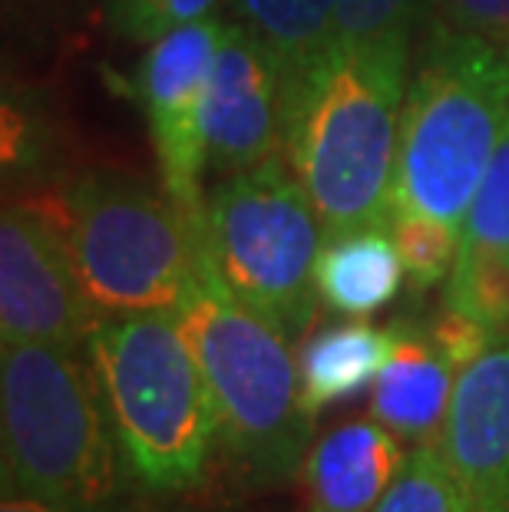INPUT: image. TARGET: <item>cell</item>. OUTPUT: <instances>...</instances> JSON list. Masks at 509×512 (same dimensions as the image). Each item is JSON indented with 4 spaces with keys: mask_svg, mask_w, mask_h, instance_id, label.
<instances>
[{
    "mask_svg": "<svg viewBox=\"0 0 509 512\" xmlns=\"http://www.w3.org/2000/svg\"><path fill=\"white\" fill-rule=\"evenodd\" d=\"M433 17L509 47V0H433Z\"/></svg>",
    "mask_w": 509,
    "mask_h": 512,
    "instance_id": "obj_24",
    "label": "cell"
},
{
    "mask_svg": "<svg viewBox=\"0 0 509 512\" xmlns=\"http://www.w3.org/2000/svg\"><path fill=\"white\" fill-rule=\"evenodd\" d=\"M404 275L391 225H367L324 238L314 265L321 304L341 318H371L384 311L397 298Z\"/></svg>",
    "mask_w": 509,
    "mask_h": 512,
    "instance_id": "obj_14",
    "label": "cell"
},
{
    "mask_svg": "<svg viewBox=\"0 0 509 512\" xmlns=\"http://www.w3.org/2000/svg\"><path fill=\"white\" fill-rule=\"evenodd\" d=\"M404 460L400 437L374 417L328 430L305 460L308 512H374Z\"/></svg>",
    "mask_w": 509,
    "mask_h": 512,
    "instance_id": "obj_12",
    "label": "cell"
},
{
    "mask_svg": "<svg viewBox=\"0 0 509 512\" xmlns=\"http://www.w3.org/2000/svg\"><path fill=\"white\" fill-rule=\"evenodd\" d=\"M176 318L219 413V446L245 486L275 489L305 470L314 417L301 400L291 341L229 291L205 238L199 275Z\"/></svg>",
    "mask_w": 509,
    "mask_h": 512,
    "instance_id": "obj_3",
    "label": "cell"
},
{
    "mask_svg": "<svg viewBox=\"0 0 509 512\" xmlns=\"http://www.w3.org/2000/svg\"><path fill=\"white\" fill-rule=\"evenodd\" d=\"M410 37H334L281 83V156L324 238L391 219Z\"/></svg>",
    "mask_w": 509,
    "mask_h": 512,
    "instance_id": "obj_1",
    "label": "cell"
},
{
    "mask_svg": "<svg viewBox=\"0 0 509 512\" xmlns=\"http://www.w3.org/2000/svg\"><path fill=\"white\" fill-rule=\"evenodd\" d=\"M509 123V47L433 17L407 80L391 215L420 212L463 232Z\"/></svg>",
    "mask_w": 509,
    "mask_h": 512,
    "instance_id": "obj_2",
    "label": "cell"
},
{
    "mask_svg": "<svg viewBox=\"0 0 509 512\" xmlns=\"http://www.w3.org/2000/svg\"><path fill=\"white\" fill-rule=\"evenodd\" d=\"M433 0H338V34L341 37H414L420 27H430Z\"/></svg>",
    "mask_w": 509,
    "mask_h": 512,
    "instance_id": "obj_22",
    "label": "cell"
},
{
    "mask_svg": "<svg viewBox=\"0 0 509 512\" xmlns=\"http://www.w3.org/2000/svg\"><path fill=\"white\" fill-rule=\"evenodd\" d=\"M281 156V76L242 24L225 27L205 93V166L215 176Z\"/></svg>",
    "mask_w": 509,
    "mask_h": 512,
    "instance_id": "obj_10",
    "label": "cell"
},
{
    "mask_svg": "<svg viewBox=\"0 0 509 512\" xmlns=\"http://www.w3.org/2000/svg\"><path fill=\"white\" fill-rule=\"evenodd\" d=\"M394 357L374 380L371 417L410 443H433L447 420L457 374L433 344L427 321L397 318Z\"/></svg>",
    "mask_w": 509,
    "mask_h": 512,
    "instance_id": "obj_13",
    "label": "cell"
},
{
    "mask_svg": "<svg viewBox=\"0 0 509 512\" xmlns=\"http://www.w3.org/2000/svg\"><path fill=\"white\" fill-rule=\"evenodd\" d=\"M437 446L476 512H509V337L457 374Z\"/></svg>",
    "mask_w": 509,
    "mask_h": 512,
    "instance_id": "obj_11",
    "label": "cell"
},
{
    "mask_svg": "<svg viewBox=\"0 0 509 512\" xmlns=\"http://www.w3.org/2000/svg\"><path fill=\"white\" fill-rule=\"evenodd\" d=\"M96 321L60 212L10 202L0 215V341L83 351Z\"/></svg>",
    "mask_w": 509,
    "mask_h": 512,
    "instance_id": "obj_8",
    "label": "cell"
},
{
    "mask_svg": "<svg viewBox=\"0 0 509 512\" xmlns=\"http://www.w3.org/2000/svg\"><path fill=\"white\" fill-rule=\"evenodd\" d=\"M225 27L229 24L219 17H209L153 40L133 76V96L146 113L162 189L192 222H202L205 205V93Z\"/></svg>",
    "mask_w": 509,
    "mask_h": 512,
    "instance_id": "obj_9",
    "label": "cell"
},
{
    "mask_svg": "<svg viewBox=\"0 0 509 512\" xmlns=\"http://www.w3.org/2000/svg\"><path fill=\"white\" fill-rule=\"evenodd\" d=\"M229 7L272 57L281 83L338 37V0H229Z\"/></svg>",
    "mask_w": 509,
    "mask_h": 512,
    "instance_id": "obj_16",
    "label": "cell"
},
{
    "mask_svg": "<svg viewBox=\"0 0 509 512\" xmlns=\"http://www.w3.org/2000/svg\"><path fill=\"white\" fill-rule=\"evenodd\" d=\"M80 285L100 318L179 311L199 275L202 222L126 169H83L60 192Z\"/></svg>",
    "mask_w": 509,
    "mask_h": 512,
    "instance_id": "obj_6",
    "label": "cell"
},
{
    "mask_svg": "<svg viewBox=\"0 0 509 512\" xmlns=\"http://www.w3.org/2000/svg\"><path fill=\"white\" fill-rule=\"evenodd\" d=\"M219 0H106V24L116 37L149 47L179 27L209 20Z\"/></svg>",
    "mask_w": 509,
    "mask_h": 512,
    "instance_id": "obj_21",
    "label": "cell"
},
{
    "mask_svg": "<svg viewBox=\"0 0 509 512\" xmlns=\"http://www.w3.org/2000/svg\"><path fill=\"white\" fill-rule=\"evenodd\" d=\"M0 413L4 493L116 506L126 460L86 347L4 344Z\"/></svg>",
    "mask_w": 509,
    "mask_h": 512,
    "instance_id": "obj_5",
    "label": "cell"
},
{
    "mask_svg": "<svg viewBox=\"0 0 509 512\" xmlns=\"http://www.w3.org/2000/svg\"><path fill=\"white\" fill-rule=\"evenodd\" d=\"M427 331L433 337V344L440 347V354L457 370L470 367L476 357H483L490 347L500 344V337L493 331H486L480 321L447 308V304H440V308L433 311V318L427 321Z\"/></svg>",
    "mask_w": 509,
    "mask_h": 512,
    "instance_id": "obj_23",
    "label": "cell"
},
{
    "mask_svg": "<svg viewBox=\"0 0 509 512\" xmlns=\"http://www.w3.org/2000/svg\"><path fill=\"white\" fill-rule=\"evenodd\" d=\"M463 242L509 261V123L463 222Z\"/></svg>",
    "mask_w": 509,
    "mask_h": 512,
    "instance_id": "obj_20",
    "label": "cell"
},
{
    "mask_svg": "<svg viewBox=\"0 0 509 512\" xmlns=\"http://www.w3.org/2000/svg\"><path fill=\"white\" fill-rule=\"evenodd\" d=\"M387 225H391L400 261H404L414 291L437 288L450 278L460 255V228L420 212H397L387 219Z\"/></svg>",
    "mask_w": 509,
    "mask_h": 512,
    "instance_id": "obj_19",
    "label": "cell"
},
{
    "mask_svg": "<svg viewBox=\"0 0 509 512\" xmlns=\"http://www.w3.org/2000/svg\"><path fill=\"white\" fill-rule=\"evenodd\" d=\"M126 470L153 493L205 483L219 413L176 311L100 318L86 337Z\"/></svg>",
    "mask_w": 509,
    "mask_h": 512,
    "instance_id": "obj_4",
    "label": "cell"
},
{
    "mask_svg": "<svg viewBox=\"0 0 509 512\" xmlns=\"http://www.w3.org/2000/svg\"><path fill=\"white\" fill-rule=\"evenodd\" d=\"M447 308L480 321L500 341L509 337V261L496 258L460 238V255L450 278L443 281Z\"/></svg>",
    "mask_w": 509,
    "mask_h": 512,
    "instance_id": "obj_17",
    "label": "cell"
},
{
    "mask_svg": "<svg viewBox=\"0 0 509 512\" xmlns=\"http://www.w3.org/2000/svg\"><path fill=\"white\" fill-rule=\"evenodd\" d=\"M202 238L219 278L245 308L291 344L305 341L318 314L324 228L285 156L222 176L205 192Z\"/></svg>",
    "mask_w": 509,
    "mask_h": 512,
    "instance_id": "obj_7",
    "label": "cell"
},
{
    "mask_svg": "<svg viewBox=\"0 0 509 512\" xmlns=\"http://www.w3.org/2000/svg\"><path fill=\"white\" fill-rule=\"evenodd\" d=\"M394 347V324L374 328L367 318H348L308 334L298 347V377L311 417L318 420L321 410L371 387L394 357Z\"/></svg>",
    "mask_w": 509,
    "mask_h": 512,
    "instance_id": "obj_15",
    "label": "cell"
},
{
    "mask_svg": "<svg viewBox=\"0 0 509 512\" xmlns=\"http://www.w3.org/2000/svg\"><path fill=\"white\" fill-rule=\"evenodd\" d=\"M0 512H119L116 506H93V503H67V499H47L30 493H4Z\"/></svg>",
    "mask_w": 509,
    "mask_h": 512,
    "instance_id": "obj_25",
    "label": "cell"
},
{
    "mask_svg": "<svg viewBox=\"0 0 509 512\" xmlns=\"http://www.w3.org/2000/svg\"><path fill=\"white\" fill-rule=\"evenodd\" d=\"M374 512H476L450 473L437 440L417 443Z\"/></svg>",
    "mask_w": 509,
    "mask_h": 512,
    "instance_id": "obj_18",
    "label": "cell"
}]
</instances>
